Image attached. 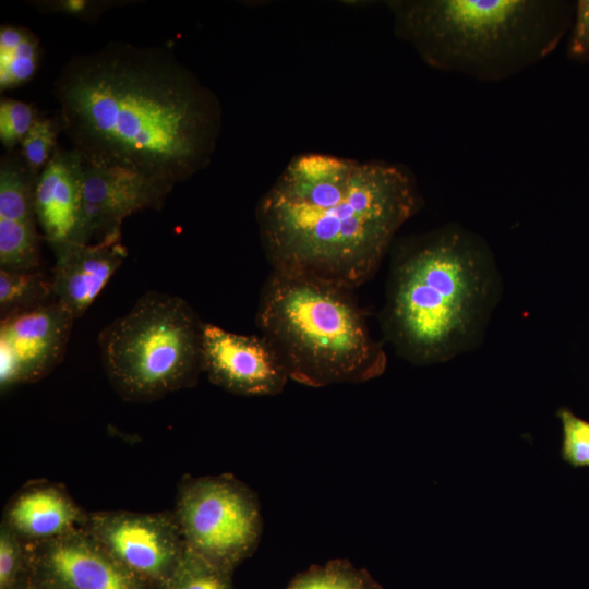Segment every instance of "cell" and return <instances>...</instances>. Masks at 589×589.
Returning <instances> with one entry per match:
<instances>
[{
  "label": "cell",
  "mask_w": 589,
  "mask_h": 589,
  "mask_svg": "<svg viewBox=\"0 0 589 589\" xmlns=\"http://www.w3.org/2000/svg\"><path fill=\"white\" fill-rule=\"evenodd\" d=\"M286 589H382L364 568L348 560H333L298 574Z\"/></svg>",
  "instance_id": "cell-18"
},
{
  "label": "cell",
  "mask_w": 589,
  "mask_h": 589,
  "mask_svg": "<svg viewBox=\"0 0 589 589\" xmlns=\"http://www.w3.org/2000/svg\"><path fill=\"white\" fill-rule=\"evenodd\" d=\"M398 39L429 67L495 83L549 57L572 27L565 0H389Z\"/></svg>",
  "instance_id": "cell-4"
},
{
  "label": "cell",
  "mask_w": 589,
  "mask_h": 589,
  "mask_svg": "<svg viewBox=\"0 0 589 589\" xmlns=\"http://www.w3.org/2000/svg\"><path fill=\"white\" fill-rule=\"evenodd\" d=\"M124 569L154 589H166L187 552L172 513H88L84 527Z\"/></svg>",
  "instance_id": "cell-8"
},
{
  "label": "cell",
  "mask_w": 589,
  "mask_h": 589,
  "mask_svg": "<svg viewBox=\"0 0 589 589\" xmlns=\"http://www.w3.org/2000/svg\"><path fill=\"white\" fill-rule=\"evenodd\" d=\"M38 116L33 104L13 98L0 101V141L12 152L24 140Z\"/></svg>",
  "instance_id": "cell-22"
},
{
  "label": "cell",
  "mask_w": 589,
  "mask_h": 589,
  "mask_svg": "<svg viewBox=\"0 0 589 589\" xmlns=\"http://www.w3.org/2000/svg\"><path fill=\"white\" fill-rule=\"evenodd\" d=\"M567 56L574 61L589 62V0L575 2Z\"/></svg>",
  "instance_id": "cell-26"
},
{
  "label": "cell",
  "mask_w": 589,
  "mask_h": 589,
  "mask_svg": "<svg viewBox=\"0 0 589 589\" xmlns=\"http://www.w3.org/2000/svg\"><path fill=\"white\" fill-rule=\"evenodd\" d=\"M51 249L55 300L75 320L93 304L128 255L121 236L92 243L71 241Z\"/></svg>",
  "instance_id": "cell-13"
},
{
  "label": "cell",
  "mask_w": 589,
  "mask_h": 589,
  "mask_svg": "<svg viewBox=\"0 0 589 589\" xmlns=\"http://www.w3.org/2000/svg\"><path fill=\"white\" fill-rule=\"evenodd\" d=\"M83 171L79 153L58 146L37 178L36 218L51 248L75 240L82 214Z\"/></svg>",
  "instance_id": "cell-14"
},
{
  "label": "cell",
  "mask_w": 589,
  "mask_h": 589,
  "mask_svg": "<svg viewBox=\"0 0 589 589\" xmlns=\"http://www.w3.org/2000/svg\"><path fill=\"white\" fill-rule=\"evenodd\" d=\"M24 541L2 521L0 526V589H14L25 576Z\"/></svg>",
  "instance_id": "cell-24"
},
{
  "label": "cell",
  "mask_w": 589,
  "mask_h": 589,
  "mask_svg": "<svg viewBox=\"0 0 589 589\" xmlns=\"http://www.w3.org/2000/svg\"><path fill=\"white\" fill-rule=\"evenodd\" d=\"M173 514L187 551L219 568L235 572L260 543L257 496L232 476L184 478Z\"/></svg>",
  "instance_id": "cell-7"
},
{
  "label": "cell",
  "mask_w": 589,
  "mask_h": 589,
  "mask_svg": "<svg viewBox=\"0 0 589 589\" xmlns=\"http://www.w3.org/2000/svg\"><path fill=\"white\" fill-rule=\"evenodd\" d=\"M500 294L488 242L449 223L395 244L382 327L404 359L445 362L479 346Z\"/></svg>",
  "instance_id": "cell-3"
},
{
  "label": "cell",
  "mask_w": 589,
  "mask_h": 589,
  "mask_svg": "<svg viewBox=\"0 0 589 589\" xmlns=\"http://www.w3.org/2000/svg\"><path fill=\"white\" fill-rule=\"evenodd\" d=\"M87 516L63 489L46 483L16 494L4 512L3 522L24 542H34L84 528Z\"/></svg>",
  "instance_id": "cell-15"
},
{
  "label": "cell",
  "mask_w": 589,
  "mask_h": 589,
  "mask_svg": "<svg viewBox=\"0 0 589 589\" xmlns=\"http://www.w3.org/2000/svg\"><path fill=\"white\" fill-rule=\"evenodd\" d=\"M422 203L402 163L302 153L262 195L255 217L272 271L353 290Z\"/></svg>",
  "instance_id": "cell-2"
},
{
  "label": "cell",
  "mask_w": 589,
  "mask_h": 589,
  "mask_svg": "<svg viewBox=\"0 0 589 589\" xmlns=\"http://www.w3.org/2000/svg\"><path fill=\"white\" fill-rule=\"evenodd\" d=\"M53 92L84 164L123 168L170 191L209 165L223 129L215 92L164 47L110 41L75 55Z\"/></svg>",
  "instance_id": "cell-1"
},
{
  "label": "cell",
  "mask_w": 589,
  "mask_h": 589,
  "mask_svg": "<svg viewBox=\"0 0 589 589\" xmlns=\"http://www.w3.org/2000/svg\"><path fill=\"white\" fill-rule=\"evenodd\" d=\"M171 191L119 167L84 164L82 214L74 242L121 236L123 220L143 209H160Z\"/></svg>",
  "instance_id": "cell-12"
},
{
  "label": "cell",
  "mask_w": 589,
  "mask_h": 589,
  "mask_svg": "<svg viewBox=\"0 0 589 589\" xmlns=\"http://www.w3.org/2000/svg\"><path fill=\"white\" fill-rule=\"evenodd\" d=\"M41 58L39 38L23 26L0 27V91L22 86L36 74Z\"/></svg>",
  "instance_id": "cell-16"
},
{
  "label": "cell",
  "mask_w": 589,
  "mask_h": 589,
  "mask_svg": "<svg viewBox=\"0 0 589 589\" xmlns=\"http://www.w3.org/2000/svg\"><path fill=\"white\" fill-rule=\"evenodd\" d=\"M203 323L181 297L142 294L98 336L112 387L125 400L153 401L194 386L202 372Z\"/></svg>",
  "instance_id": "cell-6"
},
{
  "label": "cell",
  "mask_w": 589,
  "mask_h": 589,
  "mask_svg": "<svg viewBox=\"0 0 589 589\" xmlns=\"http://www.w3.org/2000/svg\"><path fill=\"white\" fill-rule=\"evenodd\" d=\"M38 10L47 13L67 14L82 20L93 21L106 10L119 5L111 0H44L33 2Z\"/></svg>",
  "instance_id": "cell-25"
},
{
  "label": "cell",
  "mask_w": 589,
  "mask_h": 589,
  "mask_svg": "<svg viewBox=\"0 0 589 589\" xmlns=\"http://www.w3.org/2000/svg\"><path fill=\"white\" fill-rule=\"evenodd\" d=\"M232 575L187 551L166 589H235Z\"/></svg>",
  "instance_id": "cell-21"
},
{
  "label": "cell",
  "mask_w": 589,
  "mask_h": 589,
  "mask_svg": "<svg viewBox=\"0 0 589 589\" xmlns=\"http://www.w3.org/2000/svg\"><path fill=\"white\" fill-rule=\"evenodd\" d=\"M74 321L56 300L1 318V390L50 373L64 358Z\"/></svg>",
  "instance_id": "cell-10"
},
{
  "label": "cell",
  "mask_w": 589,
  "mask_h": 589,
  "mask_svg": "<svg viewBox=\"0 0 589 589\" xmlns=\"http://www.w3.org/2000/svg\"><path fill=\"white\" fill-rule=\"evenodd\" d=\"M24 546L25 577L36 589H154L116 562L85 528Z\"/></svg>",
  "instance_id": "cell-9"
},
{
  "label": "cell",
  "mask_w": 589,
  "mask_h": 589,
  "mask_svg": "<svg viewBox=\"0 0 589 589\" xmlns=\"http://www.w3.org/2000/svg\"><path fill=\"white\" fill-rule=\"evenodd\" d=\"M60 132H63L60 112L49 118L38 115L22 141L21 158L35 178H38L58 147L57 139Z\"/></svg>",
  "instance_id": "cell-20"
},
{
  "label": "cell",
  "mask_w": 589,
  "mask_h": 589,
  "mask_svg": "<svg viewBox=\"0 0 589 589\" xmlns=\"http://www.w3.org/2000/svg\"><path fill=\"white\" fill-rule=\"evenodd\" d=\"M39 235L36 223L0 219V268L39 269Z\"/></svg>",
  "instance_id": "cell-19"
},
{
  "label": "cell",
  "mask_w": 589,
  "mask_h": 589,
  "mask_svg": "<svg viewBox=\"0 0 589 589\" xmlns=\"http://www.w3.org/2000/svg\"><path fill=\"white\" fill-rule=\"evenodd\" d=\"M14 589H36L24 576Z\"/></svg>",
  "instance_id": "cell-27"
},
{
  "label": "cell",
  "mask_w": 589,
  "mask_h": 589,
  "mask_svg": "<svg viewBox=\"0 0 589 589\" xmlns=\"http://www.w3.org/2000/svg\"><path fill=\"white\" fill-rule=\"evenodd\" d=\"M562 424L561 456L573 467H589V421L576 416L568 408H560Z\"/></svg>",
  "instance_id": "cell-23"
},
{
  "label": "cell",
  "mask_w": 589,
  "mask_h": 589,
  "mask_svg": "<svg viewBox=\"0 0 589 589\" xmlns=\"http://www.w3.org/2000/svg\"><path fill=\"white\" fill-rule=\"evenodd\" d=\"M261 335L290 380L311 387L362 383L383 374L387 358L352 290L272 271L259 300Z\"/></svg>",
  "instance_id": "cell-5"
},
{
  "label": "cell",
  "mask_w": 589,
  "mask_h": 589,
  "mask_svg": "<svg viewBox=\"0 0 589 589\" xmlns=\"http://www.w3.org/2000/svg\"><path fill=\"white\" fill-rule=\"evenodd\" d=\"M53 296L52 279L39 269L8 271L0 268L1 318L46 304Z\"/></svg>",
  "instance_id": "cell-17"
},
{
  "label": "cell",
  "mask_w": 589,
  "mask_h": 589,
  "mask_svg": "<svg viewBox=\"0 0 589 589\" xmlns=\"http://www.w3.org/2000/svg\"><path fill=\"white\" fill-rule=\"evenodd\" d=\"M201 361L213 384L237 395H276L290 380L262 335L237 334L212 323H203Z\"/></svg>",
  "instance_id": "cell-11"
}]
</instances>
